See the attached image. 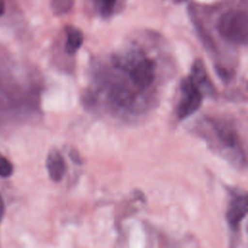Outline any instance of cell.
<instances>
[{"label": "cell", "instance_id": "6da1fadb", "mask_svg": "<svg viewBox=\"0 0 248 248\" xmlns=\"http://www.w3.org/2000/svg\"><path fill=\"white\" fill-rule=\"evenodd\" d=\"M92 78L91 93L106 109L121 117L139 115L154 101L156 61L141 48L131 47L109 58ZM95 99V100H96Z\"/></svg>", "mask_w": 248, "mask_h": 248}, {"label": "cell", "instance_id": "7a4b0ae2", "mask_svg": "<svg viewBox=\"0 0 248 248\" xmlns=\"http://www.w3.org/2000/svg\"><path fill=\"white\" fill-rule=\"evenodd\" d=\"M201 137L209 147L237 170L246 168V156L240 137L232 122L223 117L206 116L199 124Z\"/></svg>", "mask_w": 248, "mask_h": 248}, {"label": "cell", "instance_id": "3957f363", "mask_svg": "<svg viewBox=\"0 0 248 248\" xmlns=\"http://www.w3.org/2000/svg\"><path fill=\"white\" fill-rule=\"evenodd\" d=\"M217 30L222 38L234 45L244 46L248 39V16L244 10L232 9L219 18Z\"/></svg>", "mask_w": 248, "mask_h": 248}, {"label": "cell", "instance_id": "277c9868", "mask_svg": "<svg viewBox=\"0 0 248 248\" xmlns=\"http://www.w3.org/2000/svg\"><path fill=\"white\" fill-rule=\"evenodd\" d=\"M203 93L191 77L182 78L180 82V98L175 108L178 120H184L194 114L202 106Z\"/></svg>", "mask_w": 248, "mask_h": 248}, {"label": "cell", "instance_id": "5b68a950", "mask_svg": "<svg viewBox=\"0 0 248 248\" xmlns=\"http://www.w3.org/2000/svg\"><path fill=\"white\" fill-rule=\"evenodd\" d=\"M248 211V199L245 191L231 189L230 202L226 212V220L232 231H238L241 221Z\"/></svg>", "mask_w": 248, "mask_h": 248}, {"label": "cell", "instance_id": "8992f818", "mask_svg": "<svg viewBox=\"0 0 248 248\" xmlns=\"http://www.w3.org/2000/svg\"><path fill=\"white\" fill-rule=\"evenodd\" d=\"M191 78L193 81L201 88L203 94L214 96L215 95V89L211 82V80L208 78V75L206 73L205 66L201 59H196L191 67Z\"/></svg>", "mask_w": 248, "mask_h": 248}, {"label": "cell", "instance_id": "52a82bcc", "mask_svg": "<svg viewBox=\"0 0 248 248\" xmlns=\"http://www.w3.org/2000/svg\"><path fill=\"white\" fill-rule=\"evenodd\" d=\"M46 170L50 179L54 182L62 180L66 173V162L57 148H51L46 161Z\"/></svg>", "mask_w": 248, "mask_h": 248}, {"label": "cell", "instance_id": "ba28073f", "mask_svg": "<svg viewBox=\"0 0 248 248\" xmlns=\"http://www.w3.org/2000/svg\"><path fill=\"white\" fill-rule=\"evenodd\" d=\"M83 43L82 32L74 26H68L66 28V42L65 51L69 55H75L80 48Z\"/></svg>", "mask_w": 248, "mask_h": 248}, {"label": "cell", "instance_id": "9c48e42d", "mask_svg": "<svg viewBox=\"0 0 248 248\" xmlns=\"http://www.w3.org/2000/svg\"><path fill=\"white\" fill-rule=\"evenodd\" d=\"M74 4V0H51L50 9L55 16H64L72 11Z\"/></svg>", "mask_w": 248, "mask_h": 248}, {"label": "cell", "instance_id": "30bf717a", "mask_svg": "<svg viewBox=\"0 0 248 248\" xmlns=\"http://www.w3.org/2000/svg\"><path fill=\"white\" fill-rule=\"evenodd\" d=\"M95 8L103 17H109L115 8L116 0H94Z\"/></svg>", "mask_w": 248, "mask_h": 248}, {"label": "cell", "instance_id": "8fae6325", "mask_svg": "<svg viewBox=\"0 0 248 248\" xmlns=\"http://www.w3.org/2000/svg\"><path fill=\"white\" fill-rule=\"evenodd\" d=\"M12 173H13V165L7 158L1 156L0 157V176L3 178H7L11 176Z\"/></svg>", "mask_w": 248, "mask_h": 248}, {"label": "cell", "instance_id": "7c38bea8", "mask_svg": "<svg viewBox=\"0 0 248 248\" xmlns=\"http://www.w3.org/2000/svg\"><path fill=\"white\" fill-rule=\"evenodd\" d=\"M4 207H5L4 202H3V199L0 195V222H1V220L3 218V215H4Z\"/></svg>", "mask_w": 248, "mask_h": 248}, {"label": "cell", "instance_id": "4fadbf2b", "mask_svg": "<svg viewBox=\"0 0 248 248\" xmlns=\"http://www.w3.org/2000/svg\"><path fill=\"white\" fill-rule=\"evenodd\" d=\"M5 10V0H0V16L3 15Z\"/></svg>", "mask_w": 248, "mask_h": 248}, {"label": "cell", "instance_id": "5bb4252c", "mask_svg": "<svg viewBox=\"0 0 248 248\" xmlns=\"http://www.w3.org/2000/svg\"><path fill=\"white\" fill-rule=\"evenodd\" d=\"M176 1H178V2H182V1H185V0H176Z\"/></svg>", "mask_w": 248, "mask_h": 248}, {"label": "cell", "instance_id": "9a60e30c", "mask_svg": "<svg viewBox=\"0 0 248 248\" xmlns=\"http://www.w3.org/2000/svg\"><path fill=\"white\" fill-rule=\"evenodd\" d=\"M1 156H2V155H1V153H0V157H1Z\"/></svg>", "mask_w": 248, "mask_h": 248}]
</instances>
